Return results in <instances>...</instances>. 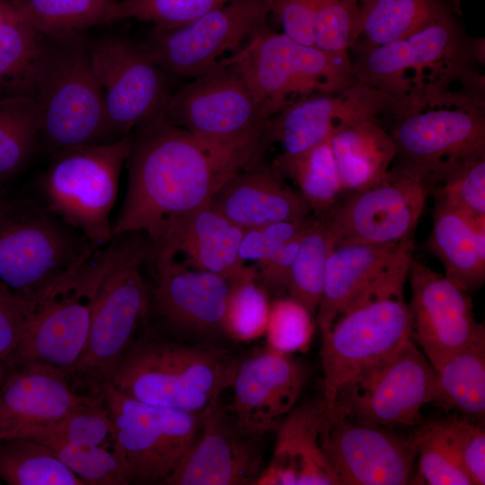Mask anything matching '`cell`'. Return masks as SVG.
<instances>
[{"instance_id":"9c48e42d","label":"cell","mask_w":485,"mask_h":485,"mask_svg":"<svg viewBox=\"0 0 485 485\" xmlns=\"http://www.w3.org/2000/svg\"><path fill=\"white\" fill-rule=\"evenodd\" d=\"M165 117L251 165L267 145L270 117L223 60L172 93Z\"/></svg>"},{"instance_id":"277c9868","label":"cell","mask_w":485,"mask_h":485,"mask_svg":"<svg viewBox=\"0 0 485 485\" xmlns=\"http://www.w3.org/2000/svg\"><path fill=\"white\" fill-rule=\"evenodd\" d=\"M236 357L208 345L135 340L108 383L147 404L202 414L229 389Z\"/></svg>"},{"instance_id":"f35d334b","label":"cell","mask_w":485,"mask_h":485,"mask_svg":"<svg viewBox=\"0 0 485 485\" xmlns=\"http://www.w3.org/2000/svg\"><path fill=\"white\" fill-rule=\"evenodd\" d=\"M16 438H27L40 443L107 445L112 443L113 425L100 397L93 396L62 419L30 428Z\"/></svg>"},{"instance_id":"83f0119b","label":"cell","mask_w":485,"mask_h":485,"mask_svg":"<svg viewBox=\"0 0 485 485\" xmlns=\"http://www.w3.org/2000/svg\"><path fill=\"white\" fill-rule=\"evenodd\" d=\"M210 205L242 229L300 222L313 213L298 190L284 184L274 169L258 163L232 176Z\"/></svg>"},{"instance_id":"681fc988","label":"cell","mask_w":485,"mask_h":485,"mask_svg":"<svg viewBox=\"0 0 485 485\" xmlns=\"http://www.w3.org/2000/svg\"><path fill=\"white\" fill-rule=\"evenodd\" d=\"M26 319L24 304L0 281V362L6 361L16 349Z\"/></svg>"},{"instance_id":"d6986e66","label":"cell","mask_w":485,"mask_h":485,"mask_svg":"<svg viewBox=\"0 0 485 485\" xmlns=\"http://www.w3.org/2000/svg\"><path fill=\"white\" fill-rule=\"evenodd\" d=\"M410 339L436 369L446 358L485 339L468 292L412 259L408 278Z\"/></svg>"},{"instance_id":"4dcf8cb0","label":"cell","mask_w":485,"mask_h":485,"mask_svg":"<svg viewBox=\"0 0 485 485\" xmlns=\"http://www.w3.org/2000/svg\"><path fill=\"white\" fill-rule=\"evenodd\" d=\"M452 12L445 0H363L353 47L368 48L403 39Z\"/></svg>"},{"instance_id":"db71d44e","label":"cell","mask_w":485,"mask_h":485,"mask_svg":"<svg viewBox=\"0 0 485 485\" xmlns=\"http://www.w3.org/2000/svg\"><path fill=\"white\" fill-rule=\"evenodd\" d=\"M3 380H4V369L0 366V386H1L2 383H3Z\"/></svg>"},{"instance_id":"8992f818","label":"cell","mask_w":485,"mask_h":485,"mask_svg":"<svg viewBox=\"0 0 485 485\" xmlns=\"http://www.w3.org/2000/svg\"><path fill=\"white\" fill-rule=\"evenodd\" d=\"M100 249L40 202L0 196V281L26 310Z\"/></svg>"},{"instance_id":"f6af8a7d","label":"cell","mask_w":485,"mask_h":485,"mask_svg":"<svg viewBox=\"0 0 485 485\" xmlns=\"http://www.w3.org/2000/svg\"><path fill=\"white\" fill-rule=\"evenodd\" d=\"M313 317L290 297L270 304L264 336L268 347L287 354L307 348L313 331Z\"/></svg>"},{"instance_id":"4316f807","label":"cell","mask_w":485,"mask_h":485,"mask_svg":"<svg viewBox=\"0 0 485 485\" xmlns=\"http://www.w3.org/2000/svg\"><path fill=\"white\" fill-rule=\"evenodd\" d=\"M329 407L322 398L294 409L276 428L272 456L258 485H339L322 449Z\"/></svg>"},{"instance_id":"ba28073f","label":"cell","mask_w":485,"mask_h":485,"mask_svg":"<svg viewBox=\"0 0 485 485\" xmlns=\"http://www.w3.org/2000/svg\"><path fill=\"white\" fill-rule=\"evenodd\" d=\"M406 279L389 280L363 293L322 336V398L328 406L343 385L411 340Z\"/></svg>"},{"instance_id":"2e32d148","label":"cell","mask_w":485,"mask_h":485,"mask_svg":"<svg viewBox=\"0 0 485 485\" xmlns=\"http://www.w3.org/2000/svg\"><path fill=\"white\" fill-rule=\"evenodd\" d=\"M429 193L420 181L396 166L391 167L380 181L350 192L323 214L334 247L413 241Z\"/></svg>"},{"instance_id":"5bb4252c","label":"cell","mask_w":485,"mask_h":485,"mask_svg":"<svg viewBox=\"0 0 485 485\" xmlns=\"http://www.w3.org/2000/svg\"><path fill=\"white\" fill-rule=\"evenodd\" d=\"M435 398V369L410 340L343 385L330 407L355 421L394 429L418 425L422 408Z\"/></svg>"},{"instance_id":"52a82bcc","label":"cell","mask_w":485,"mask_h":485,"mask_svg":"<svg viewBox=\"0 0 485 485\" xmlns=\"http://www.w3.org/2000/svg\"><path fill=\"white\" fill-rule=\"evenodd\" d=\"M221 60L235 70L270 118L299 100L335 93L357 82L348 53L299 43L267 23Z\"/></svg>"},{"instance_id":"f5cc1de1","label":"cell","mask_w":485,"mask_h":485,"mask_svg":"<svg viewBox=\"0 0 485 485\" xmlns=\"http://www.w3.org/2000/svg\"><path fill=\"white\" fill-rule=\"evenodd\" d=\"M347 4L355 11L359 12V4L363 0H345Z\"/></svg>"},{"instance_id":"7402d4cb","label":"cell","mask_w":485,"mask_h":485,"mask_svg":"<svg viewBox=\"0 0 485 485\" xmlns=\"http://www.w3.org/2000/svg\"><path fill=\"white\" fill-rule=\"evenodd\" d=\"M392 100L358 81L331 94L299 100L270 118L267 144L278 143L283 156L301 154L356 123L394 114Z\"/></svg>"},{"instance_id":"ab89813d","label":"cell","mask_w":485,"mask_h":485,"mask_svg":"<svg viewBox=\"0 0 485 485\" xmlns=\"http://www.w3.org/2000/svg\"><path fill=\"white\" fill-rule=\"evenodd\" d=\"M419 461V482L428 485H472L440 419L423 421L410 434Z\"/></svg>"},{"instance_id":"d4e9b609","label":"cell","mask_w":485,"mask_h":485,"mask_svg":"<svg viewBox=\"0 0 485 485\" xmlns=\"http://www.w3.org/2000/svg\"><path fill=\"white\" fill-rule=\"evenodd\" d=\"M413 241L395 244L335 246L327 261L322 295L315 315L322 336L354 300L384 282L408 278Z\"/></svg>"},{"instance_id":"d590c367","label":"cell","mask_w":485,"mask_h":485,"mask_svg":"<svg viewBox=\"0 0 485 485\" xmlns=\"http://www.w3.org/2000/svg\"><path fill=\"white\" fill-rule=\"evenodd\" d=\"M333 238L323 215L313 216L305 229L293 262L287 291L315 318L323 289Z\"/></svg>"},{"instance_id":"11a10c76","label":"cell","mask_w":485,"mask_h":485,"mask_svg":"<svg viewBox=\"0 0 485 485\" xmlns=\"http://www.w3.org/2000/svg\"><path fill=\"white\" fill-rule=\"evenodd\" d=\"M2 195V188L0 187V196Z\"/></svg>"},{"instance_id":"ffe728a7","label":"cell","mask_w":485,"mask_h":485,"mask_svg":"<svg viewBox=\"0 0 485 485\" xmlns=\"http://www.w3.org/2000/svg\"><path fill=\"white\" fill-rule=\"evenodd\" d=\"M307 376V366L290 354L268 346L251 350L236 357L228 410L243 432L260 437L294 409Z\"/></svg>"},{"instance_id":"7dc6e473","label":"cell","mask_w":485,"mask_h":485,"mask_svg":"<svg viewBox=\"0 0 485 485\" xmlns=\"http://www.w3.org/2000/svg\"><path fill=\"white\" fill-rule=\"evenodd\" d=\"M312 217L300 222H275L244 229L238 248L241 260L259 263L269 258L303 231Z\"/></svg>"},{"instance_id":"7a4b0ae2","label":"cell","mask_w":485,"mask_h":485,"mask_svg":"<svg viewBox=\"0 0 485 485\" xmlns=\"http://www.w3.org/2000/svg\"><path fill=\"white\" fill-rule=\"evenodd\" d=\"M357 52L352 61L356 80L392 100L394 119L456 93L450 86L473 76L469 70L473 49L463 39L454 12L403 39Z\"/></svg>"},{"instance_id":"836d02e7","label":"cell","mask_w":485,"mask_h":485,"mask_svg":"<svg viewBox=\"0 0 485 485\" xmlns=\"http://www.w3.org/2000/svg\"><path fill=\"white\" fill-rule=\"evenodd\" d=\"M331 137L296 155H278L275 161L274 170L295 181L316 216L329 211L343 192Z\"/></svg>"},{"instance_id":"cb8c5ba5","label":"cell","mask_w":485,"mask_h":485,"mask_svg":"<svg viewBox=\"0 0 485 485\" xmlns=\"http://www.w3.org/2000/svg\"><path fill=\"white\" fill-rule=\"evenodd\" d=\"M243 231L209 204L167 225L151 241L149 262L176 263L234 281L256 272L238 254Z\"/></svg>"},{"instance_id":"7c38bea8","label":"cell","mask_w":485,"mask_h":485,"mask_svg":"<svg viewBox=\"0 0 485 485\" xmlns=\"http://www.w3.org/2000/svg\"><path fill=\"white\" fill-rule=\"evenodd\" d=\"M107 257L108 245L27 309L22 338L6 362L15 367L40 364L72 376L85 348Z\"/></svg>"},{"instance_id":"3957f363","label":"cell","mask_w":485,"mask_h":485,"mask_svg":"<svg viewBox=\"0 0 485 485\" xmlns=\"http://www.w3.org/2000/svg\"><path fill=\"white\" fill-rule=\"evenodd\" d=\"M40 144L51 158L75 147L116 141L90 40L81 32L43 35L36 75Z\"/></svg>"},{"instance_id":"f907efd6","label":"cell","mask_w":485,"mask_h":485,"mask_svg":"<svg viewBox=\"0 0 485 485\" xmlns=\"http://www.w3.org/2000/svg\"><path fill=\"white\" fill-rule=\"evenodd\" d=\"M307 226L269 258L258 263L257 279L261 281L264 287L273 290L287 289L291 268Z\"/></svg>"},{"instance_id":"d6a6232c","label":"cell","mask_w":485,"mask_h":485,"mask_svg":"<svg viewBox=\"0 0 485 485\" xmlns=\"http://www.w3.org/2000/svg\"><path fill=\"white\" fill-rule=\"evenodd\" d=\"M16 14L42 35L78 33L116 19L114 0H10Z\"/></svg>"},{"instance_id":"9a60e30c","label":"cell","mask_w":485,"mask_h":485,"mask_svg":"<svg viewBox=\"0 0 485 485\" xmlns=\"http://www.w3.org/2000/svg\"><path fill=\"white\" fill-rule=\"evenodd\" d=\"M269 13V0H234L185 25L154 27L144 46L165 75L192 79L238 51Z\"/></svg>"},{"instance_id":"60d3db41","label":"cell","mask_w":485,"mask_h":485,"mask_svg":"<svg viewBox=\"0 0 485 485\" xmlns=\"http://www.w3.org/2000/svg\"><path fill=\"white\" fill-rule=\"evenodd\" d=\"M257 272L231 281L223 317L225 336L238 342H249L264 336L270 304L263 286L257 283Z\"/></svg>"},{"instance_id":"f1b7e54d","label":"cell","mask_w":485,"mask_h":485,"mask_svg":"<svg viewBox=\"0 0 485 485\" xmlns=\"http://www.w3.org/2000/svg\"><path fill=\"white\" fill-rule=\"evenodd\" d=\"M426 250L442 264L445 276L471 292L485 281V218L473 220L435 198Z\"/></svg>"},{"instance_id":"8d00e7d4","label":"cell","mask_w":485,"mask_h":485,"mask_svg":"<svg viewBox=\"0 0 485 485\" xmlns=\"http://www.w3.org/2000/svg\"><path fill=\"white\" fill-rule=\"evenodd\" d=\"M0 479L9 485H85L46 445L35 440H0Z\"/></svg>"},{"instance_id":"603a6c76","label":"cell","mask_w":485,"mask_h":485,"mask_svg":"<svg viewBox=\"0 0 485 485\" xmlns=\"http://www.w3.org/2000/svg\"><path fill=\"white\" fill-rule=\"evenodd\" d=\"M149 309L169 331L198 338L224 335L223 317L231 281L176 263H151Z\"/></svg>"},{"instance_id":"b9f144b4","label":"cell","mask_w":485,"mask_h":485,"mask_svg":"<svg viewBox=\"0 0 485 485\" xmlns=\"http://www.w3.org/2000/svg\"><path fill=\"white\" fill-rule=\"evenodd\" d=\"M46 445L84 484L125 485L131 483L128 470L111 445H79L60 442Z\"/></svg>"},{"instance_id":"484cf974","label":"cell","mask_w":485,"mask_h":485,"mask_svg":"<svg viewBox=\"0 0 485 485\" xmlns=\"http://www.w3.org/2000/svg\"><path fill=\"white\" fill-rule=\"evenodd\" d=\"M93 397L77 393L62 370L40 364L17 366L0 386V440L55 422Z\"/></svg>"},{"instance_id":"8fae6325","label":"cell","mask_w":485,"mask_h":485,"mask_svg":"<svg viewBox=\"0 0 485 485\" xmlns=\"http://www.w3.org/2000/svg\"><path fill=\"white\" fill-rule=\"evenodd\" d=\"M130 135L116 141L75 147L52 157L41 175V204L98 248L114 239L110 221Z\"/></svg>"},{"instance_id":"bcb514c9","label":"cell","mask_w":485,"mask_h":485,"mask_svg":"<svg viewBox=\"0 0 485 485\" xmlns=\"http://www.w3.org/2000/svg\"><path fill=\"white\" fill-rule=\"evenodd\" d=\"M460 463L472 485L485 484V428L484 423L464 417L440 419Z\"/></svg>"},{"instance_id":"44dd1931","label":"cell","mask_w":485,"mask_h":485,"mask_svg":"<svg viewBox=\"0 0 485 485\" xmlns=\"http://www.w3.org/2000/svg\"><path fill=\"white\" fill-rule=\"evenodd\" d=\"M259 438L243 432L218 401L204 413L197 437L160 484H256L266 466Z\"/></svg>"},{"instance_id":"c3c4849f","label":"cell","mask_w":485,"mask_h":485,"mask_svg":"<svg viewBox=\"0 0 485 485\" xmlns=\"http://www.w3.org/2000/svg\"><path fill=\"white\" fill-rule=\"evenodd\" d=\"M269 4L270 13L284 34L299 43L313 46L315 0H269Z\"/></svg>"},{"instance_id":"f546056e","label":"cell","mask_w":485,"mask_h":485,"mask_svg":"<svg viewBox=\"0 0 485 485\" xmlns=\"http://www.w3.org/2000/svg\"><path fill=\"white\" fill-rule=\"evenodd\" d=\"M331 146L343 191H357L380 181L394 163L391 136L378 119L364 120L336 132Z\"/></svg>"},{"instance_id":"30bf717a","label":"cell","mask_w":485,"mask_h":485,"mask_svg":"<svg viewBox=\"0 0 485 485\" xmlns=\"http://www.w3.org/2000/svg\"><path fill=\"white\" fill-rule=\"evenodd\" d=\"M395 165L430 190L465 161L485 154L481 101L450 94L395 119Z\"/></svg>"},{"instance_id":"ee69618b","label":"cell","mask_w":485,"mask_h":485,"mask_svg":"<svg viewBox=\"0 0 485 485\" xmlns=\"http://www.w3.org/2000/svg\"><path fill=\"white\" fill-rule=\"evenodd\" d=\"M431 192L473 220L485 218V154L460 164Z\"/></svg>"},{"instance_id":"6da1fadb","label":"cell","mask_w":485,"mask_h":485,"mask_svg":"<svg viewBox=\"0 0 485 485\" xmlns=\"http://www.w3.org/2000/svg\"><path fill=\"white\" fill-rule=\"evenodd\" d=\"M128 183L113 237L154 241L172 221L211 203L234 174L252 165L158 117L130 134Z\"/></svg>"},{"instance_id":"1f68e13d","label":"cell","mask_w":485,"mask_h":485,"mask_svg":"<svg viewBox=\"0 0 485 485\" xmlns=\"http://www.w3.org/2000/svg\"><path fill=\"white\" fill-rule=\"evenodd\" d=\"M436 398L445 411L472 421L485 419V339L446 358L436 369Z\"/></svg>"},{"instance_id":"816d5d0a","label":"cell","mask_w":485,"mask_h":485,"mask_svg":"<svg viewBox=\"0 0 485 485\" xmlns=\"http://www.w3.org/2000/svg\"><path fill=\"white\" fill-rule=\"evenodd\" d=\"M16 15L10 0H0V25L14 18Z\"/></svg>"},{"instance_id":"4fadbf2b","label":"cell","mask_w":485,"mask_h":485,"mask_svg":"<svg viewBox=\"0 0 485 485\" xmlns=\"http://www.w3.org/2000/svg\"><path fill=\"white\" fill-rule=\"evenodd\" d=\"M112 425V447L131 482L161 483L197 437L203 415L145 403L106 383L98 395Z\"/></svg>"},{"instance_id":"7bdbcfd3","label":"cell","mask_w":485,"mask_h":485,"mask_svg":"<svg viewBox=\"0 0 485 485\" xmlns=\"http://www.w3.org/2000/svg\"><path fill=\"white\" fill-rule=\"evenodd\" d=\"M234 0H122L117 20L133 18L162 29L177 28Z\"/></svg>"},{"instance_id":"74e56055","label":"cell","mask_w":485,"mask_h":485,"mask_svg":"<svg viewBox=\"0 0 485 485\" xmlns=\"http://www.w3.org/2000/svg\"><path fill=\"white\" fill-rule=\"evenodd\" d=\"M42 36L18 15L0 25V97H35Z\"/></svg>"},{"instance_id":"ac0fdd59","label":"cell","mask_w":485,"mask_h":485,"mask_svg":"<svg viewBox=\"0 0 485 485\" xmlns=\"http://www.w3.org/2000/svg\"><path fill=\"white\" fill-rule=\"evenodd\" d=\"M329 407L322 449L339 485H405L417 452L411 435L350 419Z\"/></svg>"},{"instance_id":"e575fe53","label":"cell","mask_w":485,"mask_h":485,"mask_svg":"<svg viewBox=\"0 0 485 485\" xmlns=\"http://www.w3.org/2000/svg\"><path fill=\"white\" fill-rule=\"evenodd\" d=\"M40 146V114L31 95L0 97V187L31 160Z\"/></svg>"},{"instance_id":"5b68a950","label":"cell","mask_w":485,"mask_h":485,"mask_svg":"<svg viewBox=\"0 0 485 485\" xmlns=\"http://www.w3.org/2000/svg\"><path fill=\"white\" fill-rule=\"evenodd\" d=\"M140 233L115 237L108 246L105 269L93 306L84 350L72 381L98 396L115 368L135 342L147 319L149 293L142 276L152 242Z\"/></svg>"},{"instance_id":"e0dca14e","label":"cell","mask_w":485,"mask_h":485,"mask_svg":"<svg viewBox=\"0 0 485 485\" xmlns=\"http://www.w3.org/2000/svg\"><path fill=\"white\" fill-rule=\"evenodd\" d=\"M90 51L117 140L165 115L172 95L167 76L144 45L110 36L90 41Z\"/></svg>"}]
</instances>
